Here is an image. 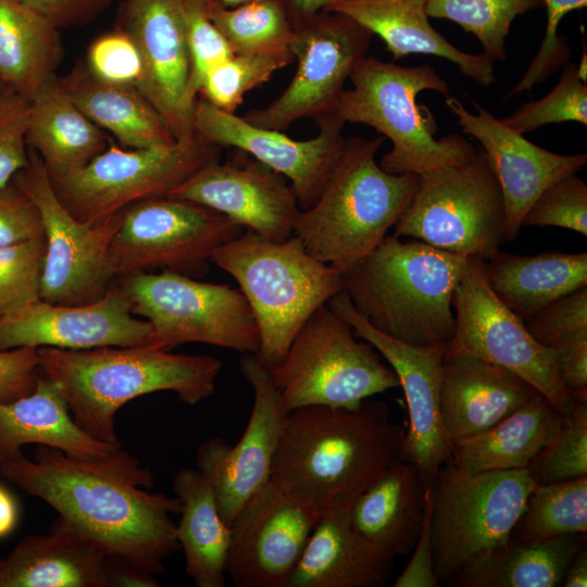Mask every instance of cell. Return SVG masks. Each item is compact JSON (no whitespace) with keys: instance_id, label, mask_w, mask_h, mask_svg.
Segmentation results:
<instances>
[{"instance_id":"42","label":"cell","mask_w":587,"mask_h":587,"mask_svg":"<svg viewBox=\"0 0 587 587\" xmlns=\"http://www.w3.org/2000/svg\"><path fill=\"white\" fill-rule=\"evenodd\" d=\"M526 470L538 485L587 475V401L575 400L558 434Z\"/></svg>"},{"instance_id":"51","label":"cell","mask_w":587,"mask_h":587,"mask_svg":"<svg viewBox=\"0 0 587 587\" xmlns=\"http://www.w3.org/2000/svg\"><path fill=\"white\" fill-rule=\"evenodd\" d=\"M43 235L41 216L34 202L12 182L0 187V246Z\"/></svg>"},{"instance_id":"60","label":"cell","mask_w":587,"mask_h":587,"mask_svg":"<svg viewBox=\"0 0 587 587\" xmlns=\"http://www.w3.org/2000/svg\"><path fill=\"white\" fill-rule=\"evenodd\" d=\"M215 1H217L218 3H221V4L225 5V7L233 8V7H237V5L247 3V2L252 1V0H215Z\"/></svg>"},{"instance_id":"11","label":"cell","mask_w":587,"mask_h":587,"mask_svg":"<svg viewBox=\"0 0 587 587\" xmlns=\"http://www.w3.org/2000/svg\"><path fill=\"white\" fill-rule=\"evenodd\" d=\"M397 237L488 260L505 241V207L483 150L470 160L419 177L416 190L394 226Z\"/></svg>"},{"instance_id":"39","label":"cell","mask_w":587,"mask_h":587,"mask_svg":"<svg viewBox=\"0 0 587 587\" xmlns=\"http://www.w3.org/2000/svg\"><path fill=\"white\" fill-rule=\"evenodd\" d=\"M587 533V475L536 484L511 533L510 540L534 542Z\"/></svg>"},{"instance_id":"30","label":"cell","mask_w":587,"mask_h":587,"mask_svg":"<svg viewBox=\"0 0 587 587\" xmlns=\"http://www.w3.org/2000/svg\"><path fill=\"white\" fill-rule=\"evenodd\" d=\"M392 571L354 534L348 509L335 510L322 513L287 587H382Z\"/></svg>"},{"instance_id":"1","label":"cell","mask_w":587,"mask_h":587,"mask_svg":"<svg viewBox=\"0 0 587 587\" xmlns=\"http://www.w3.org/2000/svg\"><path fill=\"white\" fill-rule=\"evenodd\" d=\"M0 475L47 502L108 555L152 575L163 573L165 560L179 548L170 514L180 513V500L149 492L153 475L127 452L91 462L37 445L34 460L21 451Z\"/></svg>"},{"instance_id":"46","label":"cell","mask_w":587,"mask_h":587,"mask_svg":"<svg viewBox=\"0 0 587 587\" xmlns=\"http://www.w3.org/2000/svg\"><path fill=\"white\" fill-rule=\"evenodd\" d=\"M554 226L587 236V185L576 174L547 187L525 213L522 226Z\"/></svg>"},{"instance_id":"31","label":"cell","mask_w":587,"mask_h":587,"mask_svg":"<svg viewBox=\"0 0 587 587\" xmlns=\"http://www.w3.org/2000/svg\"><path fill=\"white\" fill-rule=\"evenodd\" d=\"M564 416L538 394L487 430L450 442L446 463L465 473L526 469L558 434Z\"/></svg>"},{"instance_id":"12","label":"cell","mask_w":587,"mask_h":587,"mask_svg":"<svg viewBox=\"0 0 587 587\" xmlns=\"http://www.w3.org/2000/svg\"><path fill=\"white\" fill-rule=\"evenodd\" d=\"M221 149L196 134L151 148L110 145L84 166L50 180L76 220L98 225L135 202L167 196L218 160Z\"/></svg>"},{"instance_id":"26","label":"cell","mask_w":587,"mask_h":587,"mask_svg":"<svg viewBox=\"0 0 587 587\" xmlns=\"http://www.w3.org/2000/svg\"><path fill=\"white\" fill-rule=\"evenodd\" d=\"M325 11L344 14L378 36L394 60L435 55L452 62L483 87L496 82L492 60L458 49L432 26L426 0H328Z\"/></svg>"},{"instance_id":"47","label":"cell","mask_w":587,"mask_h":587,"mask_svg":"<svg viewBox=\"0 0 587 587\" xmlns=\"http://www.w3.org/2000/svg\"><path fill=\"white\" fill-rule=\"evenodd\" d=\"M85 65L100 80L138 90L145 77L136 43L120 28L97 37L89 45Z\"/></svg>"},{"instance_id":"23","label":"cell","mask_w":587,"mask_h":587,"mask_svg":"<svg viewBox=\"0 0 587 587\" xmlns=\"http://www.w3.org/2000/svg\"><path fill=\"white\" fill-rule=\"evenodd\" d=\"M116 28L136 43L145 67L139 91L176 139L193 135L184 113L190 61L183 0H125Z\"/></svg>"},{"instance_id":"56","label":"cell","mask_w":587,"mask_h":587,"mask_svg":"<svg viewBox=\"0 0 587 587\" xmlns=\"http://www.w3.org/2000/svg\"><path fill=\"white\" fill-rule=\"evenodd\" d=\"M108 586L113 587H155L158 582L154 575L143 571L129 561L116 557L107 555L104 562Z\"/></svg>"},{"instance_id":"29","label":"cell","mask_w":587,"mask_h":587,"mask_svg":"<svg viewBox=\"0 0 587 587\" xmlns=\"http://www.w3.org/2000/svg\"><path fill=\"white\" fill-rule=\"evenodd\" d=\"M28 444L49 446L91 462L121 451V445L97 440L80 429L59 387L41 374L32 394L0 402V469Z\"/></svg>"},{"instance_id":"33","label":"cell","mask_w":587,"mask_h":587,"mask_svg":"<svg viewBox=\"0 0 587 587\" xmlns=\"http://www.w3.org/2000/svg\"><path fill=\"white\" fill-rule=\"evenodd\" d=\"M496 297L523 322L554 300L587 286V252L519 255L498 250L484 261Z\"/></svg>"},{"instance_id":"19","label":"cell","mask_w":587,"mask_h":587,"mask_svg":"<svg viewBox=\"0 0 587 587\" xmlns=\"http://www.w3.org/2000/svg\"><path fill=\"white\" fill-rule=\"evenodd\" d=\"M240 371L253 390L252 411L241 438L228 445L212 437L197 450V469L213 489L229 526L245 503L271 478L274 455L287 411L270 370L253 353H243Z\"/></svg>"},{"instance_id":"34","label":"cell","mask_w":587,"mask_h":587,"mask_svg":"<svg viewBox=\"0 0 587 587\" xmlns=\"http://www.w3.org/2000/svg\"><path fill=\"white\" fill-rule=\"evenodd\" d=\"M83 113L121 147L129 149L170 145L176 140L161 115L141 92L95 77L85 63L59 78Z\"/></svg>"},{"instance_id":"27","label":"cell","mask_w":587,"mask_h":587,"mask_svg":"<svg viewBox=\"0 0 587 587\" xmlns=\"http://www.w3.org/2000/svg\"><path fill=\"white\" fill-rule=\"evenodd\" d=\"M425 488L413 464L395 459L349 507L352 530L385 558L409 554L423 521Z\"/></svg>"},{"instance_id":"40","label":"cell","mask_w":587,"mask_h":587,"mask_svg":"<svg viewBox=\"0 0 587 587\" xmlns=\"http://www.w3.org/2000/svg\"><path fill=\"white\" fill-rule=\"evenodd\" d=\"M540 5L542 0H426V13L473 34L482 53L496 62L507 59L505 39L514 20Z\"/></svg>"},{"instance_id":"53","label":"cell","mask_w":587,"mask_h":587,"mask_svg":"<svg viewBox=\"0 0 587 587\" xmlns=\"http://www.w3.org/2000/svg\"><path fill=\"white\" fill-rule=\"evenodd\" d=\"M39 376L38 348L0 351V402H11L32 394Z\"/></svg>"},{"instance_id":"14","label":"cell","mask_w":587,"mask_h":587,"mask_svg":"<svg viewBox=\"0 0 587 587\" xmlns=\"http://www.w3.org/2000/svg\"><path fill=\"white\" fill-rule=\"evenodd\" d=\"M28 151V163L12 183L34 202L43 225L46 255L39 297L55 304L95 302L115 280L109 248L122 211L98 225L76 220L54 192L39 155Z\"/></svg>"},{"instance_id":"37","label":"cell","mask_w":587,"mask_h":587,"mask_svg":"<svg viewBox=\"0 0 587 587\" xmlns=\"http://www.w3.org/2000/svg\"><path fill=\"white\" fill-rule=\"evenodd\" d=\"M586 534H569L534 542L508 545L462 570L449 584L457 587H555Z\"/></svg>"},{"instance_id":"32","label":"cell","mask_w":587,"mask_h":587,"mask_svg":"<svg viewBox=\"0 0 587 587\" xmlns=\"http://www.w3.org/2000/svg\"><path fill=\"white\" fill-rule=\"evenodd\" d=\"M29 102L27 147L39 155L50 178L84 166L109 146L105 132L83 113L57 75Z\"/></svg>"},{"instance_id":"48","label":"cell","mask_w":587,"mask_h":587,"mask_svg":"<svg viewBox=\"0 0 587 587\" xmlns=\"http://www.w3.org/2000/svg\"><path fill=\"white\" fill-rule=\"evenodd\" d=\"M542 4L547 10L544 39L523 77L510 91L505 100L515 95L532 91L536 85L542 84L567 62L570 49L566 37L558 34L559 25L567 13L585 8L587 0H542Z\"/></svg>"},{"instance_id":"5","label":"cell","mask_w":587,"mask_h":587,"mask_svg":"<svg viewBox=\"0 0 587 587\" xmlns=\"http://www.w3.org/2000/svg\"><path fill=\"white\" fill-rule=\"evenodd\" d=\"M384 140L346 138L320 196L295 221L292 235L305 250L342 275L388 235L419 184V175L380 167L376 153Z\"/></svg>"},{"instance_id":"58","label":"cell","mask_w":587,"mask_h":587,"mask_svg":"<svg viewBox=\"0 0 587 587\" xmlns=\"http://www.w3.org/2000/svg\"><path fill=\"white\" fill-rule=\"evenodd\" d=\"M17 519L18 509L15 499L0 485V539L14 530Z\"/></svg>"},{"instance_id":"36","label":"cell","mask_w":587,"mask_h":587,"mask_svg":"<svg viewBox=\"0 0 587 587\" xmlns=\"http://www.w3.org/2000/svg\"><path fill=\"white\" fill-rule=\"evenodd\" d=\"M63 58L59 29L20 0H0V80L30 101Z\"/></svg>"},{"instance_id":"44","label":"cell","mask_w":587,"mask_h":587,"mask_svg":"<svg viewBox=\"0 0 587 587\" xmlns=\"http://www.w3.org/2000/svg\"><path fill=\"white\" fill-rule=\"evenodd\" d=\"M45 235L0 246V316L40 299Z\"/></svg>"},{"instance_id":"35","label":"cell","mask_w":587,"mask_h":587,"mask_svg":"<svg viewBox=\"0 0 587 587\" xmlns=\"http://www.w3.org/2000/svg\"><path fill=\"white\" fill-rule=\"evenodd\" d=\"M180 500L176 538L185 554V573L197 587H223L230 542L211 484L193 467L180 469L173 479Z\"/></svg>"},{"instance_id":"52","label":"cell","mask_w":587,"mask_h":587,"mask_svg":"<svg viewBox=\"0 0 587 587\" xmlns=\"http://www.w3.org/2000/svg\"><path fill=\"white\" fill-rule=\"evenodd\" d=\"M550 348L563 387L573 399L587 401V328L564 335Z\"/></svg>"},{"instance_id":"17","label":"cell","mask_w":587,"mask_h":587,"mask_svg":"<svg viewBox=\"0 0 587 587\" xmlns=\"http://www.w3.org/2000/svg\"><path fill=\"white\" fill-rule=\"evenodd\" d=\"M321 515L271 477L229 525L226 575L237 587H287Z\"/></svg>"},{"instance_id":"57","label":"cell","mask_w":587,"mask_h":587,"mask_svg":"<svg viewBox=\"0 0 587 587\" xmlns=\"http://www.w3.org/2000/svg\"><path fill=\"white\" fill-rule=\"evenodd\" d=\"M327 1L328 0H279L294 26L324 11Z\"/></svg>"},{"instance_id":"25","label":"cell","mask_w":587,"mask_h":587,"mask_svg":"<svg viewBox=\"0 0 587 587\" xmlns=\"http://www.w3.org/2000/svg\"><path fill=\"white\" fill-rule=\"evenodd\" d=\"M538 394L515 373L447 348L439 410L448 444L487 430Z\"/></svg>"},{"instance_id":"18","label":"cell","mask_w":587,"mask_h":587,"mask_svg":"<svg viewBox=\"0 0 587 587\" xmlns=\"http://www.w3.org/2000/svg\"><path fill=\"white\" fill-rule=\"evenodd\" d=\"M317 134L296 140L282 130L255 126L236 113L226 112L197 97L191 110L196 135L220 148L232 147L284 176L300 210L320 196L345 145V123L333 112L317 120Z\"/></svg>"},{"instance_id":"38","label":"cell","mask_w":587,"mask_h":587,"mask_svg":"<svg viewBox=\"0 0 587 587\" xmlns=\"http://www.w3.org/2000/svg\"><path fill=\"white\" fill-rule=\"evenodd\" d=\"M207 12L233 53L291 54L295 28L279 0L233 8L208 0Z\"/></svg>"},{"instance_id":"20","label":"cell","mask_w":587,"mask_h":587,"mask_svg":"<svg viewBox=\"0 0 587 587\" xmlns=\"http://www.w3.org/2000/svg\"><path fill=\"white\" fill-rule=\"evenodd\" d=\"M327 304L351 325L355 336L371 344L396 373L410 420L399 459L415 466L425 486L432 485L449 455L439 410L447 345L419 347L382 334L354 310L344 290Z\"/></svg>"},{"instance_id":"10","label":"cell","mask_w":587,"mask_h":587,"mask_svg":"<svg viewBox=\"0 0 587 587\" xmlns=\"http://www.w3.org/2000/svg\"><path fill=\"white\" fill-rule=\"evenodd\" d=\"M116 279L133 314L150 323L151 347L171 351L183 344L202 342L257 354L259 329L239 289L170 271Z\"/></svg>"},{"instance_id":"24","label":"cell","mask_w":587,"mask_h":587,"mask_svg":"<svg viewBox=\"0 0 587 587\" xmlns=\"http://www.w3.org/2000/svg\"><path fill=\"white\" fill-rule=\"evenodd\" d=\"M167 196L204 205L274 241L292 236L300 211L288 180L258 161L214 160Z\"/></svg>"},{"instance_id":"3","label":"cell","mask_w":587,"mask_h":587,"mask_svg":"<svg viewBox=\"0 0 587 587\" xmlns=\"http://www.w3.org/2000/svg\"><path fill=\"white\" fill-rule=\"evenodd\" d=\"M39 372L60 389L75 424L90 437L120 445L115 414L128 401L173 391L195 405L215 391L221 360L151 346L87 350L38 348Z\"/></svg>"},{"instance_id":"55","label":"cell","mask_w":587,"mask_h":587,"mask_svg":"<svg viewBox=\"0 0 587 587\" xmlns=\"http://www.w3.org/2000/svg\"><path fill=\"white\" fill-rule=\"evenodd\" d=\"M48 22L61 28L82 26L92 22L112 0H20Z\"/></svg>"},{"instance_id":"54","label":"cell","mask_w":587,"mask_h":587,"mask_svg":"<svg viewBox=\"0 0 587 587\" xmlns=\"http://www.w3.org/2000/svg\"><path fill=\"white\" fill-rule=\"evenodd\" d=\"M433 508L432 485L425 488V508L417 540L405 569L392 584L394 587H437V579L430 537V520Z\"/></svg>"},{"instance_id":"41","label":"cell","mask_w":587,"mask_h":587,"mask_svg":"<svg viewBox=\"0 0 587 587\" xmlns=\"http://www.w3.org/2000/svg\"><path fill=\"white\" fill-rule=\"evenodd\" d=\"M292 62V54L233 53L205 75L198 97L235 113L249 91Z\"/></svg>"},{"instance_id":"15","label":"cell","mask_w":587,"mask_h":587,"mask_svg":"<svg viewBox=\"0 0 587 587\" xmlns=\"http://www.w3.org/2000/svg\"><path fill=\"white\" fill-rule=\"evenodd\" d=\"M294 28L296 72L277 98L242 116L255 126L285 132L300 120L330 112L374 37L350 17L325 10Z\"/></svg>"},{"instance_id":"59","label":"cell","mask_w":587,"mask_h":587,"mask_svg":"<svg viewBox=\"0 0 587 587\" xmlns=\"http://www.w3.org/2000/svg\"><path fill=\"white\" fill-rule=\"evenodd\" d=\"M561 586L563 587H586L587 586V548L583 547L569 564L563 576Z\"/></svg>"},{"instance_id":"2","label":"cell","mask_w":587,"mask_h":587,"mask_svg":"<svg viewBox=\"0 0 587 587\" xmlns=\"http://www.w3.org/2000/svg\"><path fill=\"white\" fill-rule=\"evenodd\" d=\"M404 433L382 400L298 408L285 417L271 477L321 513L349 509L399 458Z\"/></svg>"},{"instance_id":"28","label":"cell","mask_w":587,"mask_h":587,"mask_svg":"<svg viewBox=\"0 0 587 587\" xmlns=\"http://www.w3.org/2000/svg\"><path fill=\"white\" fill-rule=\"evenodd\" d=\"M107 552L61 516L0 559V587H108Z\"/></svg>"},{"instance_id":"43","label":"cell","mask_w":587,"mask_h":587,"mask_svg":"<svg viewBox=\"0 0 587 587\" xmlns=\"http://www.w3.org/2000/svg\"><path fill=\"white\" fill-rule=\"evenodd\" d=\"M501 121L524 135L541 126L562 122L587 125V84L577 73V65L565 63L553 89L538 100L528 101Z\"/></svg>"},{"instance_id":"49","label":"cell","mask_w":587,"mask_h":587,"mask_svg":"<svg viewBox=\"0 0 587 587\" xmlns=\"http://www.w3.org/2000/svg\"><path fill=\"white\" fill-rule=\"evenodd\" d=\"M30 102L16 91L0 89V187L9 185L28 163L26 142Z\"/></svg>"},{"instance_id":"13","label":"cell","mask_w":587,"mask_h":587,"mask_svg":"<svg viewBox=\"0 0 587 587\" xmlns=\"http://www.w3.org/2000/svg\"><path fill=\"white\" fill-rule=\"evenodd\" d=\"M245 227L199 203L168 197L135 202L122 210L109 259L115 279L158 268L201 276L213 253Z\"/></svg>"},{"instance_id":"7","label":"cell","mask_w":587,"mask_h":587,"mask_svg":"<svg viewBox=\"0 0 587 587\" xmlns=\"http://www.w3.org/2000/svg\"><path fill=\"white\" fill-rule=\"evenodd\" d=\"M211 262L246 297L259 329L255 355L267 369L283 361L305 321L344 290L342 274L312 257L295 235L274 241L246 229L221 246Z\"/></svg>"},{"instance_id":"9","label":"cell","mask_w":587,"mask_h":587,"mask_svg":"<svg viewBox=\"0 0 587 587\" xmlns=\"http://www.w3.org/2000/svg\"><path fill=\"white\" fill-rule=\"evenodd\" d=\"M287 412L307 405L354 408L399 387L374 347L355 339L351 325L328 304L300 327L283 361L268 369Z\"/></svg>"},{"instance_id":"4","label":"cell","mask_w":587,"mask_h":587,"mask_svg":"<svg viewBox=\"0 0 587 587\" xmlns=\"http://www.w3.org/2000/svg\"><path fill=\"white\" fill-rule=\"evenodd\" d=\"M470 258L387 235L342 275L344 291L382 334L419 347L448 345L455 329L452 296Z\"/></svg>"},{"instance_id":"22","label":"cell","mask_w":587,"mask_h":587,"mask_svg":"<svg viewBox=\"0 0 587 587\" xmlns=\"http://www.w3.org/2000/svg\"><path fill=\"white\" fill-rule=\"evenodd\" d=\"M445 102L462 130L479 142L498 179L505 207V241L515 238L525 213L547 187L587 163L586 153L561 154L533 143L476 102V113L454 96H446Z\"/></svg>"},{"instance_id":"61","label":"cell","mask_w":587,"mask_h":587,"mask_svg":"<svg viewBox=\"0 0 587 587\" xmlns=\"http://www.w3.org/2000/svg\"><path fill=\"white\" fill-rule=\"evenodd\" d=\"M2 87H3V85H2V83H1V80H0V89H1Z\"/></svg>"},{"instance_id":"8","label":"cell","mask_w":587,"mask_h":587,"mask_svg":"<svg viewBox=\"0 0 587 587\" xmlns=\"http://www.w3.org/2000/svg\"><path fill=\"white\" fill-rule=\"evenodd\" d=\"M536 483L526 469L465 473L448 463L433 488L430 537L439 583L507 546Z\"/></svg>"},{"instance_id":"21","label":"cell","mask_w":587,"mask_h":587,"mask_svg":"<svg viewBox=\"0 0 587 587\" xmlns=\"http://www.w3.org/2000/svg\"><path fill=\"white\" fill-rule=\"evenodd\" d=\"M152 327L137 319L113 283L87 304H55L38 299L0 316V351L32 347L87 350L101 347L150 346Z\"/></svg>"},{"instance_id":"16","label":"cell","mask_w":587,"mask_h":587,"mask_svg":"<svg viewBox=\"0 0 587 587\" xmlns=\"http://www.w3.org/2000/svg\"><path fill=\"white\" fill-rule=\"evenodd\" d=\"M452 307L455 329L447 348L502 366L530 384L566 415L575 399L563 387L550 347L536 341L525 323L490 289L484 260L470 258Z\"/></svg>"},{"instance_id":"45","label":"cell","mask_w":587,"mask_h":587,"mask_svg":"<svg viewBox=\"0 0 587 587\" xmlns=\"http://www.w3.org/2000/svg\"><path fill=\"white\" fill-rule=\"evenodd\" d=\"M186 13L190 73L183 99L184 113L191 121L192 105L205 75L233 54L228 43L210 20L208 0H183Z\"/></svg>"},{"instance_id":"6","label":"cell","mask_w":587,"mask_h":587,"mask_svg":"<svg viewBox=\"0 0 587 587\" xmlns=\"http://www.w3.org/2000/svg\"><path fill=\"white\" fill-rule=\"evenodd\" d=\"M332 111L346 123L364 124L391 142L380 167L392 174L424 175L472 158L476 148L459 134L436 139L437 123L427 105L417 103L425 90L449 95L447 82L422 64L400 66L363 57Z\"/></svg>"},{"instance_id":"50","label":"cell","mask_w":587,"mask_h":587,"mask_svg":"<svg viewBox=\"0 0 587 587\" xmlns=\"http://www.w3.org/2000/svg\"><path fill=\"white\" fill-rule=\"evenodd\" d=\"M524 323L533 338L545 347L587 328V286L554 300Z\"/></svg>"}]
</instances>
